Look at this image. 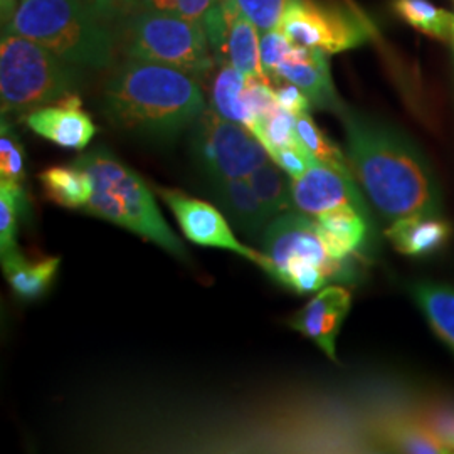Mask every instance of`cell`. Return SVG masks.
Listing matches in <instances>:
<instances>
[{"instance_id":"obj_1","label":"cell","mask_w":454,"mask_h":454,"mask_svg":"<svg viewBox=\"0 0 454 454\" xmlns=\"http://www.w3.org/2000/svg\"><path fill=\"white\" fill-rule=\"evenodd\" d=\"M347 159L373 207L390 223L439 215L438 187L421 153L389 127L341 108Z\"/></svg>"},{"instance_id":"obj_2","label":"cell","mask_w":454,"mask_h":454,"mask_svg":"<svg viewBox=\"0 0 454 454\" xmlns=\"http://www.w3.org/2000/svg\"><path fill=\"white\" fill-rule=\"evenodd\" d=\"M206 110L197 78L170 66L125 61L103 90V114L116 130L170 142Z\"/></svg>"},{"instance_id":"obj_3","label":"cell","mask_w":454,"mask_h":454,"mask_svg":"<svg viewBox=\"0 0 454 454\" xmlns=\"http://www.w3.org/2000/svg\"><path fill=\"white\" fill-rule=\"evenodd\" d=\"M93 182V194L84 211L129 229L185 261L187 251L163 219L145 180L106 148L97 146L74 160Z\"/></svg>"},{"instance_id":"obj_4","label":"cell","mask_w":454,"mask_h":454,"mask_svg":"<svg viewBox=\"0 0 454 454\" xmlns=\"http://www.w3.org/2000/svg\"><path fill=\"white\" fill-rule=\"evenodd\" d=\"M88 0H20L4 31L49 49L67 63L101 69L112 65L114 34Z\"/></svg>"},{"instance_id":"obj_5","label":"cell","mask_w":454,"mask_h":454,"mask_svg":"<svg viewBox=\"0 0 454 454\" xmlns=\"http://www.w3.org/2000/svg\"><path fill=\"white\" fill-rule=\"evenodd\" d=\"M84 82L80 66L22 35L2 31L0 103L2 116L27 114L76 93Z\"/></svg>"},{"instance_id":"obj_6","label":"cell","mask_w":454,"mask_h":454,"mask_svg":"<svg viewBox=\"0 0 454 454\" xmlns=\"http://www.w3.org/2000/svg\"><path fill=\"white\" fill-rule=\"evenodd\" d=\"M209 49L202 20L145 11L130 22L125 52L131 59L170 66L202 78L214 66Z\"/></svg>"},{"instance_id":"obj_7","label":"cell","mask_w":454,"mask_h":454,"mask_svg":"<svg viewBox=\"0 0 454 454\" xmlns=\"http://www.w3.org/2000/svg\"><path fill=\"white\" fill-rule=\"evenodd\" d=\"M192 152L199 168L211 182L247 179L270 159L253 131L212 108L204 110L195 123Z\"/></svg>"},{"instance_id":"obj_8","label":"cell","mask_w":454,"mask_h":454,"mask_svg":"<svg viewBox=\"0 0 454 454\" xmlns=\"http://www.w3.org/2000/svg\"><path fill=\"white\" fill-rule=\"evenodd\" d=\"M278 29L293 44L326 54L357 48L371 37L369 24L358 14L318 0H288Z\"/></svg>"},{"instance_id":"obj_9","label":"cell","mask_w":454,"mask_h":454,"mask_svg":"<svg viewBox=\"0 0 454 454\" xmlns=\"http://www.w3.org/2000/svg\"><path fill=\"white\" fill-rule=\"evenodd\" d=\"M262 249L270 261L268 275L275 279L293 262L318 264L332 279L343 278L345 273V262L330 258L317 223L303 212L286 211L276 215L264 229Z\"/></svg>"},{"instance_id":"obj_10","label":"cell","mask_w":454,"mask_h":454,"mask_svg":"<svg viewBox=\"0 0 454 454\" xmlns=\"http://www.w3.org/2000/svg\"><path fill=\"white\" fill-rule=\"evenodd\" d=\"M159 194L162 197L163 202L170 207L172 214L176 215L184 236L189 241L199 246H206V247L232 251L243 256L244 260L253 261L266 273H270V261L266 258V254L264 253L260 254L254 249L238 241L232 229L227 224L224 214L217 207L200 199L189 197L179 191L159 189Z\"/></svg>"},{"instance_id":"obj_11","label":"cell","mask_w":454,"mask_h":454,"mask_svg":"<svg viewBox=\"0 0 454 454\" xmlns=\"http://www.w3.org/2000/svg\"><path fill=\"white\" fill-rule=\"evenodd\" d=\"M292 195L296 211L309 217H318L340 206H356L360 211L367 212L354 176H347L317 159L309 163L303 176L292 179Z\"/></svg>"},{"instance_id":"obj_12","label":"cell","mask_w":454,"mask_h":454,"mask_svg":"<svg viewBox=\"0 0 454 454\" xmlns=\"http://www.w3.org/2000/svg\"><path fill=\"white\" fill-rule=\"evenodd\" d=\"M26 125L35 135L69 150H84L97 135V127L84 112L78 93L29 112Z\"/></svg>"},{"instance_id":"obj_13","label":"cell","mask_w":454,"mask_h":454,"mask_svg":"<svg viewBox=\"0 0 454 454\" xmlns=\"http://www.w3.org/2000/svg\"><path fill=\"white\" fill-rule=\"evenodd\" d=\"M352 307V294L343 286H325L292 320V328L337 360L335 343Z\"/></svg>"},{"instance_id":"obj_14","label":"cell","mask_w":454,"mask_h":454,"mask_svg":"<svg viewBox=\"0 0 454 454\" xmlns=\"http://www.w3.org/2000/svg\"><path fill=\"white\" fill-rule=\"evenodd\" d=\"M270 80L271 82L296 84L309 98L311 105L318 108L337 114H340L343 108L332 82L326 52L322 49L294 44L288 59L276 69Z\"/></svg>"},{"instance_id":"obj_15","label":"cell","mask_w":454,"mask_h":454,"mask_svg":"<svg viewBox=\"0 0 454 454\" xmlns=\"http://www.w3.org/2000/svg\"><path fill=\"white\" fill-rule=\"evenodd\" d=\"M372 436L379 448L395 453H453L441 439L421 421L414 407L384 412L373 422Z\"/></svg>"},{"instance_id":"obj_16","label":"cell","mask_w":454,"mask_h":454,"mask_svg":"<svg viewBox=\"0 0 454 454\" xmlns=\"http://www.w3.org/2000/svg\"><path fill=\"white\" fill-rule=\"evenodd\" d=\"M318 234L330 258L345 262L364 246L369 224L365 212L356 206H340L315 217Z\"/></svg>"},{"instance_id":"obj_17","label":"cell","mask_w":454,"mask_h":454,"mask_svg":"<svg viewBox=\"0 0 454 454\" xmlns=\"http://www.w3.org/2000/svg\"><path fill=\"white\" fill-rule=\"evenodd\" d=\"M386 236L401 254L424 258L444 246L451 226L439 215H409L390 223Z\"/></svg>"},{"instance_id":"obj_18","label":"cell","mask_w":454,"mask_h":454,"mask_svg":"<svg viewBox=\"0 0 454 454\" xmlns=\"http://www.w3.org/2000/svg\"><path fill=\"white\" fill-rule=\"evenodd\" d=\"M212 194L229 219L247 236H256L268 226L271 215L261 204L247 179H221L211 182Z\"/></svg>"},{"instance_id":"obj_19","label":"cell","mask_w":454,"mask_h":454,"mask_svg":"<svg viewBox=\"0 0 454 454\" xmlns=\"http://www.w3.org/2000/svg\"><path fill=\"white\" fill-rule=\"evenodd\" d=\"M223 7L229 20L224 63L234 66L247 78L270 80L261 65L260 29L231 0H223Z\"/></svg>"},{"instance_id":"obj_20","label":"cell","mask_w":454,"mask_h":454,"mask_svg":"<svg viewBox=\"0 0 454 454\" xmlns=\"http://www.w3.org/2000/svg\"><path fill=\"white\" fill-rule=\"evenodd\" d=\"M0 258L7 283L11 285L12 292L16 293L17 298L24 301L37 300L48 292L61 266V258L58 256L29 261L22 256L19 249L12 254Z\"/></svg>"},{"instance_id":"obj_21","label":"cell","mask_w":454,"mask_h":454,"mask_svg":"<svg viewBox=\"0 0 454 454\" xmlns=\"http://www.w3.org/2000/svg\"><path fill=\"white\" fill-rule=\"evenodd\" d=\"M43 192L66 209H84L93 194V182L78 165L49 167L39 174Z\"/></svg>"},{"instance_id":"obj_22","label":"cell","mask_w":454,"mask_h":454,"mask_svg":"<svg viewBox=\"0 0 454 454\" xmlns=\"http://www.w3.org/2000/svg\"><path fill=\"white\" fill-rule=\"evenodd\" d=\"M412 296L439 339L454 352V288L439 283H418Z\"/></svg>"},{"instance_id":"obj_23","label":"cell","mask_w":454,"mask_h":454,"mask_svg":"<svg viewBox=\"0 0 454 454\" xmlns=\"http://www.w3.org/2000/svg\"><path fill=\"white\" fill-rule=\"evenodd\" d=\"M247 76L234 66H221L214 84H212V110H215L223 118L241 123L251 130L254 118L249 114L243 101L244 86Z\"/></svg>"},{"instance_id":"obj_24","label":"cell","mask_w":454,"mask_h":454,"mask_svg":"<svg viewBox=\"0 0 454 454\" xmlns=\"http://www.w3.org/2000/svg\"><path fill=\"white\" fill-rule=\"evenodd\" d=\"M292 177L270 157L249 177L253 191L268 214L279 215L293 206Z\"/></svg>"},{"instance_id":"obj_25","label":"cell","mask_w":454,"mask_h":454,"mask_svg":"<svg viewBox=\"0 0 454 454\" xmlns=\"http://www.w3.org/2000/svg\"><path fill=\"white\" fill-rule=\"evenodd\" d=\"M394 11L421 33L441 41L454 39V14L439 9L429 0H394Z\"/></svg>"},{"instance_id":"obj_26","label":"cell","mask_w":454,"mask_h":454,"mask_svg":"<svg viewBox=\"0 0 454 454\" xmlns=\"http://www.w3.org/2000/svg\"><path fill=\"white\" fill-rule=\"evenodd\" d=\"M27 211V197L22 184L0 179V256L16 253L19 223Z\"/></svg>"},{"instance_id":"obj_27","label":"cell","mask_w":454,"mask_h":454,"mask_svg":"<svg viewBox=\"0 0 454 454\" xmlns=\"http://www.w3.org/2000/svg\"><path fill=\"white\" fill-rule=\"evenodd\" d=\"M296 131H298V137L303 142V145L309 148V153L317 160L326 163L347 176H354L352 168L348 165V159L341 153L339 146L335 145L330 138L325 137L324 131L315 125L309 114L296 116Z\"/></svg>"},{"instance_id":"obj_28","label":"cell","mask_w":454,"mask_h":454,"mask_svg":"<svg viewBox=\"0 0 454 454\" xmlns=\"http://www.w3.org/2000/svg\"><path fill=\"white\" fill-rule=\"evenodd\" d=\"M251 131L260 140L268 153L275 152L278 148L294 146L303 144L296 131V114L283 110L281 106L275 114L258 120Z\"/></svg>"},{"instance_id":"obj_29","label":"cell","mask_w":454,"mask_h":454,"mask_svg":"<svg viewBox=\"0 0 454 454\" xmlns=\"http://www.w3.org/2000/svg\"><path fill=\"white\" fill-rule=\"evenodd\" d=\"M0 179L16 180L20 184L26 179L24 148L5 116H2L0 125Z\"/></svg>"},{"instance_id":"obj_30","label":"cell","mask_w":454,"mask_h":454,"mask_svg":"<svg viewBox=\"0 0 454 454\" xmlns=\"http://www.w3.org/2000/svg\"><path fill=\"white\" fill-rule=\"evenodd\" d=\"M260 31L278 29L288 0H231Z\"/></svg>"},{"instance_id":"obj_31","label":"cell","mask_w":454,"mask_h":454,"mask_svg":"<svg viewBox=\"0 0 454 454\" xmlns=\"http://www.w3.org/2000/svg\"><path fill=\"white\" fill-rule=\"evenodd\" d=\"M293 46L292 41L279 29L262 34L260 39L261 65L268 78H271L276 69L288 59Z\"/></svg>"},{"instance_id":"obj_32","label":"cell","mask_w":454,"mask_h":454,"mask_svg":"<svg viewBox=\"0 0 454 454\" xmlns=\"http://www.w3.org/2000/svg\"><path fill=\"white\" fill-rule=\"evenodd\" d=\"M145 11H157L191 20H202L219 0H138Z\"/></svg>"},{"instance_id":"obj_33","label":"cell","mask_w":454,"mask_h":454,"mask_svg":"<svg viewBox=\"0 0 454 454\" xmlns=\"http://www.w3.org/2000/svg\"><path fill=\"white\" fill-rule=\"evenodd\" d=\"M270 157L275 160L292 179H298L309 170V163L313 162V155L309 153V148L300 145L285 146L278 148L270 153Z\"/></svg>"},{"instance_id":"obj_34","label":"cell","mask_w":454,"mask_h":454,"mask_svg":"<svg viewBox=\"0 0 454 454\" xmlns=\"http://www.w3.org/2000/svg\"><path fill=\"white\" fill-rule=\"evenodd\" d=\"M276 99H278V105L290 112V114H309V108H311V101L309 98L292 82H279L278 86L275 88Z\"/></svg>"},{"instance_id":"obj_35","label":"cell","mask_w":454,"mask_h":454,"mask_svg":"<svg viewBox=\"0 0 454 454\" xmlns=\"http://www.w3.org/2000/svg\"><path fill=\"white\" fill-rule=\"evenodd\" d=\"M93 9L97 11L98 16L103 17L105 20H114L116 17L125 16L131 5L138 0H88Z\"/></svg>"},{"instance_id":"obj_36","label":"cell","mask_w":454,"mask_h":454,"mask_svg":"<svg viewBox=\"0 0 454 454\" xmlns=\"http://www.w3.org/2000/svg\"><path fill=\"white\" fill-rule=\"evenodd\" d=\"M20 0H0V9H2V26H7L11 19L16 14Z\"/></svg>"},{"instance_id":"obj_37","label":"cell","mask_w":454,"mask_h":454,"mask_svg":"<svg viewBox=\"0 0 454 454\" xmlns=\"http://www.w3.org/2000/svg\"><path fill=\"white\" fill-rule=\"evenodd\" d=\"M453 46H454V39H453Z\"/></svg>"}]
</instances>
